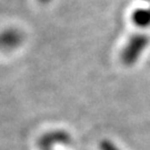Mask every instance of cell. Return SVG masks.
I'll list each match as a JSON object with an SVG mask.
<instances>
[{"mask_svg":"<svg viewBox=\"0 0 150 150\" xmlns=\"http://www.w3.org/2000/svg\"><path fill=\"white\" fill-rule=\"evenodd\" d=\"M101 149L102 150H119L118 148L113 145V144H111L110 141H102Z\"/></svg>","mask_w":150,"mask_h":150,"instance_id":"obj_5","label":"cell"},{"mask_svg":"<svg viewBox=\"0 0 150 150\" xmlns=\"http://www.w3.org/2000/svg\"><path fill=\"white\" fill-rule=\"evenodd\" d=\"M69 141V136L62 132V131H56V132H51V134H46L42 139L40 140L39 146L41 149L47 150L50 148V146L52 144H60V142H68Z\"/></svg>","mask_w":150,"mask_h":150,"instance_id":"obj_2","label":"cell"},{"mask_svg":"<svg viewBox=\"0 0 150 150\" xmlns=\"http://www.w3.org/2000/svg\"><path fill=\"white\" fill-rule=\"evenodd\" d=\"M42 1H47V0H42Z\"/></svg>","mask_w":150,"mask_h":150,"instance_id":"obj_6","label":"cell"},{"mask_svg":"<svg viewBox=\"0 0 150 150\" xmlns=\"http://www.w3.org/2000/svg\"><path fill=\"white\" fill-rule=\"evenodd\" d=\"M134 21L138 25H141V26H145L148 23L149 21V16L147 12H144V11H138L136 12L134 15Z\"/></svg>","mask_w":150,"mask_h":150,"instance_id":"obj_4","label":"cell"},{"mask_svg":"<svg viewBox=\"0 0 150 150\" xmlns=\"http://www.w3.org/2000/svg\"><path fill=\"white\" fill-rule=\"evenodd\" d=\"M145 39L144 38H134L131 40V42L129 43V46L126 48V50L122 54V60L125 64H132L134 60L137 59V56L141 51V48L145 45Z\"/></svg>","mask_w":150,"mask_h":150,"instance_id":"obj_1","label":"cell"},{"mask_svg":"<svg viewBox=\"0 0 150 150\" xmlns=\"http://www.w3.org/2000/svg\"><path fill=\"white\" fill-rule=\"evenodd\" d=\"M20 41V35L16 31H8L0 35V48H12Z\"/></svg>","mask_w":150,"mask_h":150,"instance_id":"obj_3","label":"cell"}]
</instances>
